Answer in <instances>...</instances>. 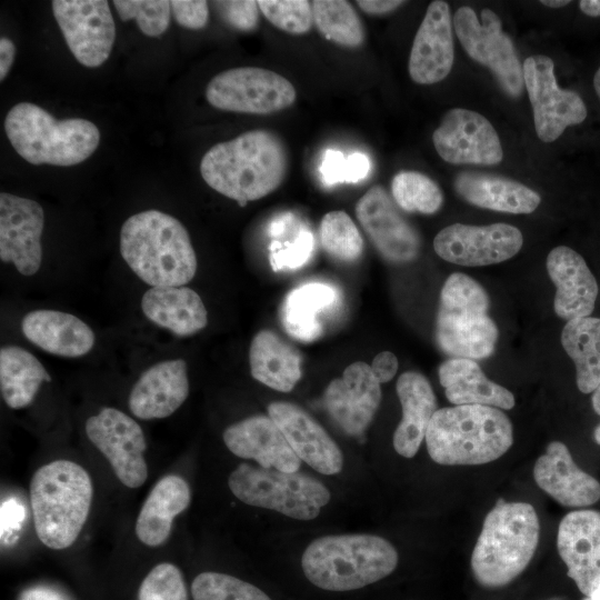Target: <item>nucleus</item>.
<instances>
[{
    "label": "nucleus",
    "mask_w": 600,
    "mask_h": 600,
    "mask_svg": "<svg viewBox=\"0 0 600 600\" xmlns=\"http://www.w3.org/2000/svg\"><path fill=\"white\" fill-rule=\"evenodd\" d=\"M533 477L540 489L566 507H587L600 499L599 481L574 463L560 441L548 444L534 463Z\"/></svg>",
    "instance_id": "a878e982"
},
{
    "label": "nucleus",
    "mask_w": 600,
    "mask_h": 600,
    "mask_svg": "<svg viewBox=\"0 0 600 600\" xmlns=\"http://www.w3.org/2000/svg\"><path fill=\"white\" fill-rule=\"evenodd\" d=\"M593 87H594V90L600 99V67L599 69L597 70V72L594 73V77H593Z\"/></svg>",
    "instance_id": "13d9d810"
},
{
    "label": "nucleus",
    "mask_w": 600,
    "mask_h": 600,
    "mask_svg": "<svg viewBox=\"0 0 600 600\" xmlns=\"http://www.w3.org/2000/svg\"><path fill=\"white\" fill-rule=\"evenodd\" d=\"M337 289L324 282H308L293 289L282 303L281 321L287 332L301 341L322 333L320 316L338 302Z\"/></svg>",
    "instance_id": "72a5a7b5"
},
{
    "label": "nucleus",
    "mask_w": 600,
    "mask_h": 600,
    "mask_svg": "<svg viewBox=\"0 0 600 600\" xmlns=\"http://www.w3.org/2000/svg\"><path fill=\"white\" fill-rule=\"evenodd\" d=\"M299 351L271 330H261L249 350L251 376L262 384L280 391H291L301 378Z\"/></svg>",
    "instance_id": "473e14b6"
},
{
    "label": "nucleus",
    "mask_w": 600,
    "mask_h": 600,
    "mask_svg": "<svg viewBox=\"0 0 600 600\" xmlns=\"http://www.w3.org/2000/svg\"><path fill=\"white\" fill-rule=\"evenodd\" d=\"M44 212L34 200L0 193V259L22 276H33L42 262Z\"/></svg>",
    "instance_id": "f3484780"
},
{
    "label": "nucleus",
    "mask_w": 600,
    "mask_h": 600,
    "mask_svg": "<svg viewBox=\"0 0 600 600\" xmlns=\"http://www.w3.org/2000/svg\"><path fill=\"white\" fill-rule=\"evenodd\" d=\"M288 168L283 141L264 129L249 130L214 144L200 162L206 183L241 207L278 189Z\"/></svg>",
    "instance_id": "f257e3e1"
},
{
    "label": "nucleus",
    "mask_w": 600,
    "mask_h": 600,
    "mask_svg": "<svg viewBox=\"0 0 600 600\" xmlns=\"http://www.w3.org/2000/svg\"><path fill=\"white\" fill-rule=\"evenodd\" d=\"M52 12L64 40L82 66L96 68L110 56L116 24L106 0H53Z\"/></svg>",
    "instance_id": "4468645a"
},
{
    "label": "nucleus",
    "mask_w": 600,
    "mask_h": 600,
    "mask_svg": "<svg viewBox=\"0 0 600 600\" xmlns=\"http://www.w3.org/2000/svg\"><path fill=\"white\" fill-rule=\"evenodd\" d=\"M452 19L449 4L432 1L417 30L409 57V74L418 84H433L443 80L454 61Z\"/></svg>",
    "instance_id": "412c9836"
},
{
    "label": "nucleus",
    "mask_w": 600,
    "mask_h": 600,
    "mask_svg": "<svg viewBox=\"0 0 600 600\" xmlns=\"http://www.w3.org/2000/svg\"><path fill=\"white\" fill-rule=\"evenodd\" d=\"M16 54V46L14 43L6 38L2 37L0 39V80L3 81V79L7 77L8 72L10 71Z\"/></svg>",
    "instance_id": "864d4df0"
},
{
    "label": "nucleus",
    "mask_w": 600,
    "mask_h": 600,
    "mask_svg": "<svg viewBox=\"0 0 600 600\" xmlns=\"http://www.w3.org/2000/svg\"><path fill=\"white\" fill-rule=\"evenodd\" d=\"M579 8L589 17H600V0H581Z\"/></svg>",
    "instance_id": "5fc2aeb1"
},
{
    "label": "nucleus",
    "mask_w": 600,
    "mask_h": 600,
    "mask_svg": "<svg viewBox=\"0 0 600 600\" xmlns=\"http://www.w3.org/2000/svg\"><path fill=\"white\" fill-rule=\"evenodd\" d=\"M591 401L593 410L600 416V384L593 391Z\"/></svg>",
    "instance_id": "6e6d98bb"
},
{
    "label": "nucleus",
    "mask_w": 600,
    "mask_h": 600,
    "mask_svg": "<svg viewBox=\"0 0 600 600\" xmlns=\"http://www.w3.org/2000/svg\"><path fill=\"white\" fill-rule=\"evenodd\" d=\"M489 297L471 277L456 272L446 280L436 321V340L453 358L484 359L494 351L498 328L489 317Z\"/></svg>",
    "instance_id": "6e6552de"
},
{
    "label": "nucleus",
    "mask_w": 600,
    "mask_h": 600,
    "mask_svg": "<svg viewBox=\"0 0 600 600\" xmlns=\"http://www.w3.org/2000/svg\"><path fill=\"white\" fill-rule=\"evenodd\" d=\"M370 169L368 156L360 152L344 156L334 149L324 151L319 168L322 182L328 187L342 182L357 183L368 177Z\"/></svg>",
    "instance_id": "37998d69"
},
{
    "label": "nucleus",
    "mask_w": 600,
    "mask_h": 600,
    "mask_svg": "<svg viewBox=\"0 0 600 600\" xmlns=\"http://www.w3.org/2000/svg\"><path fill=\"white\" fill-rule=\"evenodd\" d=\"M258 6L270 23L290 34H304L314 23L312 4L307 0H260Z\"/></svg>",
    "instance_id": "79ce46f5"
},
{
    "label": "nucleus",
    "mask_w": 600,
    "mask_h": 600,
    "mask_svg": "<svg viewBox=\"0 0 600 600\" xmlns=\"http://www.w3.org/2000/svg\"><path fill=\"white\" fill-rule=\"evenodd\" d=\"M356 216L374 248L391 262L417 258L420 238L381 186L371 187L357 202Z\"/></svg>",
    "instance_id": "a211bd4d"
},
{
    "label": "nucleus",
    "mask_w": 600,
    "mask_h": 600,
    "mask_svg": "<svg viewBox=\"0 0 600 600\" xmlns=\"http://www.w3.org/2000/svg\"><path fill=\"white\" fill-rule=\"evenodd\" d=\"M206 98L219 110L270 114L289 108L297 92L288 79L274 71L239 67L214 76L207 86Z\"/></svg>",
    "instance_id": "9b49d317"
},
{
    "label": "nucleus",
    "mask_w": 600,
    "mask_h": 600,
    "mask_svg": "<svg viewBox=\"0 0 600 600\" xmlns=\"http://www.w3.org/2000/svg\"><path fill=\"white\" fill-rule=\"evenodd\" d=\"M231 492L243 503L297 520L317 518L331 499L328 488L302 472L239 464L229 476Z\"/></svg>",
    "instance_id": "1a4fd4ad"
},
{
    "label": "nucleus",
    "mask_w": 600,
    "mask_h": 600,
    "mask_svg": "<svg viewBox=\"0 0 600 600\" xmlns=\"http://www.w3.org/2000/svg\"><path fill=\"white\" fill-rule=\"evenodd\" d=\"M120 253L151 288L183 287L197 272V256L187 229L159 210L141 211L123 222Z\"/></svg>",
    "instance_id": "f03ea898"
},
{
    "label": "nucleus",
    "mask_w": 600,
    "mask_h": 600,
    "mask_svg": "<svg viewBox=\"0 0 600 600\" xmlns=\"http://www.w3.org/2000/svg\"><path fill=\"white\" fill-rule=\"evenodd\" d=\"M193 600H271L258 587L230 574L202 572L191 586Z\"/></svg>",
    "instance_id": "ea45409f"
},
{
    "label": "nucleus",
    "mask_w": 600,
    "mask_h": 600,
    "mask_svg": "<svg viewBox=\"0 0 600 600\" xmlns=\"http://www.w3.org/2000/svg\"><path fill=\"white\" fill-rule=\"evenodd\" d=\"M43 381H51V377L31 352L18 346L1 348L0 390L9 408L29 406Z\"/></svg>",
    "instance_id": "f704fd0d"
},
{
    "label": "nucleus",
    "mask_w": 600,
    "mask_h": 600,
    "mask_svg": "<svg viewBox=\"0 0 600 600\" xmlns=\"http://www.w3.org/2000/svg\"><path fill=\"white\" fill-rule=\"evenodd\" d=\"M391 193L396 203L408 212L432 214L443 202L439 186L418 171H400L391 181Z\"/></svg>",
    "instance_id": "4c0bfd02"
},
{
    "label": "nucleus",
    "mask_w": 600,
    "mask_h": 600,
    "mask_svg": "<svg viewBox=\"0 0 600 600\" xmlns=\"http://www.w3.org/2000/svg\"><path fill=\"white\" fill-rule=\"evenodd\" d=\"M594 440L600 446V424L594 430Z\"/></svg>",
    "instance_id": "bf43d9fd"
},
{
    "label": "nucleus",
    "mask_w": 600,
    "mask_h": 600,
    "mask_svg": "<svg viewBox=\"0 0 600 600\" xmlns=\"http://www.w3.org/2000/svg\"><path fill=\"white\" fill-rule=\"evenodd\" d=\"M227 448L237 457L252 459L260 467L297 472L301 460L269 416H252L228 427L223 432Z\"/></svg>",
    "instance_id": "b1692460"
},
{
    "label": "nucleus",
    "mask_w": 600,
    "mask_h": 600,
    "mask_svg": "<svg viewBox=\"0 0 600 600\" xmlns=\"http://www.w3.org/2000/svg\"><path fill=\"white\" fill-rule=\"evenodd\" d=\"M138 600H188L181 571L169 562L157 564L141 582Z\"/></svg>",
    "instance_id": "c03bdc74"
},
{
    "label": "nucleus",
    "mask_w": 600,
    "mask_h": 600,
    "mask_svg": "<svg viewBox=\"0 0 600 600\" xmlns=\"http://www.w3.org/2000/svg\"><path fill=\"white\" fill-rule=\"evenodd\" d=\"M454 188L467 202L493 211L531 213L541 202L540 196L521 182L491 173L461 172Z\"/></svg>",
    "instance_id": "c85d7f7f"
},
{
    "label": "nucleus",
    "mask_w": 600,
    "mask_h": 600,
    "mask_svg": "<svg viewBox=\"0 0 600 600\" xmlns=\"http://www.w3.org/2000/svg\"><path fill=\"white\" fill-rule=\"evenodd\" d=\"M91 500V479L78 463L56 460L39 468L30 482L39 540L56 550L70 547L88 518Z\"/></svg>",
    "instance_id": "423d86ee"
},
{
    "label": "nucleus",
    "mask_w": 600,
    "mask_h": 600,
    "mask_svg": "<svg viewBox=\"0 0 600 600\" xmlns=\"http://www.w3.org/2000/svg\"><path fill=\"white\" fill-rule=\"evenodd\" d=\"M432 142L441 159L452 164L493 166L503 158L496 129L473 110H449L433 131Z\"/></svg>",
    "instance_id": "dca6fc26"
},
{
    "label": "nucleus",
    "mask_w": 600,
    "mask_h": 600,
    "mask_svg": "<svg viewBox=\"0 0 600 600\" xmlns=\"http://www.w3.org/2000/svg\"><path fill=\"white\" fill-rule=\"evenodd\" d=\"M314 239L310 231L302 230L292 243L272 244L271 267L274 271L297 269L303 266L312 254Z\"/></svg>",
    "instance_id": "a18cd8bd"
},
{
    "label": "nucleus",
    "mask_w": 600,
    "mask_h": 600,
    "mask_svg": "<svg viewBox=\"0 0 600 600\" xmlns=\"http://www.w3.org/2000/svg\"><path fill=\"white\" fill-rule=\"evenodd\" d=\"M141 310L151 322L176 336L193 334L208 324L200 296L188 287H152L141 298Z\"/></svg>",
    "instance_id": "c756f323"
},
{
    "label": "nucleus",
    "mask_w": 600,
    "mask_h": 600,
    "mask_svg": "<svg viewBox=\"0 0 600 600\" xmlns=\"http://www.w3.org/2000/svg\"><path fill=\"white\" fill-rule=\"evenodd\" d=\"M189 394L183 359L160 361L141 373L129 394V409L142 420L162 419L176 412Z\"/></svg>",
    "instance_id": "5701e85b"
},
{
    "label": "nucleus",
    "mask_w": 600,
    "mask_h": 600,
    "mask_svg": "<svg viewBox=\"0 0 600 600\" xmlns=\"http://www.w3.org/2000/svg\"><path fill=\"white\" fill-rule=\"evenodd\" d=\"M171 11L178 24L188 29H202L209 20L208 2L203 0L170 1Z\"/></svg>",
    "instance_id": "de8ad7c7"
},
{
    "label": "nucleus",
    "mask_w": 600,
    "mask_h": 600,
    "mask_svg": "<svg viewBox=\"0 0 600 600\" xmlns=\"http://www.w3.org/2000/svg\"><path fill=\"white\" fill-rule=\"evenodd\" d=\"M370 367L377 380L384 383L396 376L399 363L391 351H382L374 357Z\"/></svg>",
    "instance_id": "8fccbe9b"
},
{
    "label": "nucleus",
    "mask_w": 600,
    "mask_h": 600,
    "mask_svg": "<svg viewBox=\"0 0 600 600\" xmlns=\"http://www.w3.org/2000/svg\"><path fill=\"white\" fill-rule=\"evenodd\" d=\"M452 23L468 56L489 68L507 94L519 97L524 87L522 64L499 16L482 9L479 20L473 9L463 6L454 12Z\"/></svg>",
    "instance_id": "9d476101"
},
{
    "label": "nucleus",
    "mask_w": 600,
    "mask_h": 600,
    "mask_svg": "<svg viewBox=\"0 0 600 600\" xmlns=\"http://www.w3.org/2000/svg\"><path fill=\"white\" fill-rule=\"evenodd\" d=\"M121 20H137L141 32L149 37L162 34L169 27L171 3L168 0H114Z\"/></svg>",
    "instance_id": "a19ab883"
},
{
    "label": "nucleus",
    "mask_w": 600,
    "mask_h": 600,
    "mask_svg": "<svg viewBox=\"0 0 600 600\" xmlns=\"http://www.w3.org/2000/svg\"><path fill=\"white\" fill-rule=\"evenodd\" d=\"M268 414L300 460L322 474L341 471L340 448L307 411L291 402L276 401L268 406Z\"/></svg>",
    "instance_id": "4be33fe9"
},
{
    "label": "nucleus",
    "mask_w": 600,
    "mask_h": 600,
    "mask_svg": "<svg viewBox=\"0 0 600 600\" xmlns=\"http://www.w3.org/2000/svg\"><path fill=\"white\" fill-rule=\"evenodd\" d=\"M313 22L329 41L347 48L360 47L364 30L353 7L344 0H316L312 2Z\"/></svg>",
    "instance_id": "e433bc0d"
},
{
    "label": "nucleus",
    "mask_w": 600,
    "mask_h": 600,
    "mask_svg": "<svg viewBox=\"0 0 600 600\" xmlns=\"http://www.w3.org/2000/svg\"><path fill=\"white\" fill-rule=\"evenodd\" d=\"M404 1L399 0H359L357 1V4L360 7L362 11H364L368 14H384L389 13L397 8H399L401 4H403Z\"/></svg>",
    "instance_id": "603ef678"
},
{
    "label": "nucleus",
    "mask_w": 600,
    "mask_h": 600,
    "mask_svg": "<svg viewBox=\"0 0 600 600\" xmlns=\"http://www.w3.org/2000/svg\"><path fill=\"white\" fill-rule=\"evenodd\" d=\"M402 419L393 433V448L412 458L418 452L428 426L438 410L436 394L428 379L416 371L403 372L396 384Z\"/></svg>",
    "instance_id": "cd10ccee"
},
{
    "label": "nucleus",
    "mask_w": 600,
    "mask_h": 600,
    "mask_svg": "<svg viewBox=\"0 0 600 600\" xmlns=\"http://www.w3.org/2000/svg\"><path fill=\"white\" fill-rule=\"evenodd\" d=\"M440 384L454 406L480 404L509 410L514 396L504 387L489 380L471 359L452 358L439 368Z\"/></svg>",
    "instance_id": "7c9ffc66"
},
{
    "label": "nucleus",
    "mask_w": 600,
    "mask_h": 600,
    "mask_svg": "<svg viewBox=\"0 0 600 600\" xmlns=\"http://www.w3.org/2000/svg\"><path fill=\"white\" fill-rule=\"evenodd\" d=\"M547 271L554 283V311L567 321L589 317L598 297V284L584 259L567 246L553 248Z\"/></svg>",
    "instance_id": "393cba45"
},
{
    "label": "nucleus",
    "mask_w": 600,
    "mask_h": 600,
    "mask_svg": "<svg viewBox=\"0 0 600 600\" xmlns=\"http://www.w3.org/2000/svg\"><path fill=\"white\" fill-rule=\"evenodd\" d=\"M18 600H71L64 592L51 586H33L24 589Z\"/></svg>",
    "instance_id": "3c124183"
},
{
    "label": "nucleus",
    "mask_w": 600,
    "mask_h": 600,
    "mask_svg": "<svg viewBox=\"0 0 600 600\" xmlns=\"http://www.w3.org/2000/svg\"><path fill=\"white\" fill-rule=\"evenodd\" d=\"M320 242L332 258L353 262L363 251L361 233L350 216L342 210L326 213L319 228Z\"/></svg>",
    "instance_id": "58836bf2"
},
{
    "label": "nucleus",
    "mask_w": 600,
    "mask_h": 600,
    "mask_svg": "<svg viewBox=\"0 0 600 600\" xmlns=\"http://www.w3.org/2000/svg\"><path fill=\"white\" fill-rule=\"evenodd\" d=\"M540 523L527 502L500 499L483 520L471 554V571L484 588H502L530 563L539 542Z\"/></svg>",
    "instance_id": "20e7f679"
},
{
    "label": "nucleus",
    "mask_w": 600,
    "mask_h": 600,
    "mask_svg": "<svg viewBox=\"0 0 600 600\" xmlns=\"http://www.w3.org/2000/svg\"><path fill=\"white\" fill-rule=\"evenodd\" d=\"M4 131L17 153L31 164L74 166L88 159L100 142V131L91 121L58 120L31 102L10 109Z\"/></svg>",
    "instance_id": "0eeeda50"
},
{
    "label": "nucleus",
    "mask_w": 600,
    "mask_h": 600,
    "mask_svg": "<svg viewBox=\"0 0 600 600\" xmlns=\"http://www.w3.org/2000/svg\"><path fill=\"white\" fill-rule=\"evenodd\" d=\"M191 500L189 484L176 474L161 478L152 488L138 514L136 534L139 540L157 547L170 532L173 519L184 511Z\"/></svg>",
    "instance_id": "2f4dec72"
},
{
    "label": "nucleus",
    "mask_w": 600,
    "mask_h": 600,
    "mask_svg": "<svg viewBox=\"0 0 600 600\" xmlns=\"http://www.w3.org/2000/svg\"><path fill=\"white\" fill-rule=\"evenodd\" d=\"M21 331L43 351L67 358L87 354L96 342L94 332L86 322L58 310L30 311L21 321Z\"/></svg>",
    "instance_id": "bb28decb"
},
{
    "label": "nucleus",
    "mask_w": 600,
    "mask_h": 600,
    "mask_svg": "<svg viewBox=\"0 0 600 600\" xmlns=\"http://www.w3.org/2000/svg\"><path fill=\"white\" fill-rule=\"evenodd\" d=\"M323 401L329 416L347 434L360 436L380 406V382L369 364L357 361L328 384Z\"/></svg>",
    "instance_id": "6ab92c4d"
},
{
    "label": "nucleus",
    "mask_w": 600,
    "mask_h": 600,
    "mask_svg": "<svg viewBox=\"0 0 600 600\" xmlns=\"http://www.w3.org/2000/svg\"><path fill=\"white\" fill-rule=\"evenodd\" d=\"M569 3L570 1L568 0H542L541 1V4L550 7V8H561Z\"/></svg>",
    "instance_id": "4d7b16f0"
},
{
    "label": "nucleus",
    "mask_w": 600,
    "mask_h": 600,
    "mask_svg": "<svg viewBox=\"0 0 600 600\" xmlns=\"http://www.w3.org/2000/svg\"><path fill=\"white\" fill-rule=\"evenodd\" d=\"M86 432L126 487L139 488L144 483L147 442L138 422L116 408L106 407L87 420Z\"/></svg>",
    "instance_id": "ddd939ff"
},
{
    "label": "nucleus",
    "mask_w": 600,
    "mask_h": 600,
    "mask_svg": "<svg viewBox=\"0 0 600 600\" xmlns=\"http://www.w3.org/2000/svg\"><path fill=\"white\" fill-rule=\"evenodd\" d=\"M522 73L536 132L541 141L553 142L566 128L579 124L587 118L582 98L558 86L551 58L543 54L528 57L523 61Z\"/></svg>",
    "instance_id": "f8f14e48"
},
{
    "label": "nucleus",
    "mask_w": 600,
    "mask_h": 600,
    "mask_svg": "<svg viewBox=\"0 0 600 600\" xmlns=\"http://www.w3.org/2000/svg\"><path fill=\"white\" fill-rule=\"evenodd\" d=\"M522 244L521 231L507 223H454L440 230L433 239V249L440 258L464 267L509 260L520 251Z\"/></svg>",
    "instance_id": "2eb2a0df"
},
{
    "label": "nucleus",
    "mask_w": 600,
    "mask_h": 600,
    "mask_svg": "<svg viewBox=\"0 0 600 600\" xmlns=\"http://www.w3.org/2000/svg\"><path fill=\"white\" fill-rule=\"evenodd\" d=\"M513 442L510 419L498 408L463 404L438 409L427 432L431 459L443 466H474L499 459Z\"/></svg>",
    "instance_id": "7ed1b4c3"
},
{
    "label": "nucleus",
    "mask_w": 600,
    "mask_h": 600,
    "mask_svg": "<svg viewBox=\"0 0 600 600\" xmlns=\"http://www.w3.org/2000/svg\"><path fill=\"white\" fill-rule=\"evenodd\" d=\"M557 548L581 593L589 598L600 590V511L567 513L559 523Z\"/></svg>",
    "instance_id": "aec40b11"
},
{
    "label": "nucleus",
    "mask_w": 600,
    "mask_h": 600,
    "mask_svg": "<svg viewBox=\"0 0 600 600\" xmlns=\"http://www.w3.org/2000/svg\"><path fill=\"white\" fill-rule=\"evenodd\" d=\"M223 19L234 29L251 31L258 24V1H219L216 2Z\"/></svg>",
    "instance_id": "49530a36"
},
{
    "label": "nucleus",
    "mask_w": 600,
    "mask_h": 600,
    "mask_svg": "<svg viewBox=\"0 0 600 600\" xmlns=\"http://www.w3.org/2000/svg\"><path fill=\"white\" fill-rule=\"evenodd\" d=\"M399 556L384 538L367 534L324 536L304 550L306 578L328 591H350L374 583L394 571Z\"/></svg>",
    "instance_id": "39448f33"
},
{
    "label": "nucleus",
    "mask_w": 600,
    "mask_h": 600,
    "mask_svg": "<svg viewBox=\"0 0 600 600\" xmlns=\"http://www.w3.org/2000/svg\"><path fill=\"white\" fill-rule=\"evenodd\" d=\"M561 343L574 362L578 389L582 393L593 392L600 384V318L567 321Z\"/></svg>",
    "instance_id": "c9c22d12"
},
{
    "label": "nucleus",
    "mask_w": 600,
    "mask_h": 600,
    "mask_svg": "<svg viewBox=\"0 0 600 600\" xmlns=\"http://www.w3.org/2000/svg\"><path fill=\"white\" fill-rule=\"evenodd\" d=\"M24 518L23 507L14 499L1 503V539H8L21 528Z\"/></svg>",
    "instance_id": "09e8293b"
}]
</instances>
